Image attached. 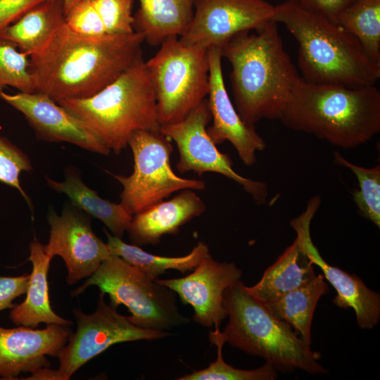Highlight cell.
<instances>
[{
    "instance_id": "6da1fadb",
    "label": "cell",
    "mask_w": 380,
    "mask_h": 380,
    "mask_svg": "<svg viewBox=\"0 0 380 380\" xmlns=\"http://www.w3.org/2000/svg\"><path fill=\"white\" fill-rule=\"evenodd\" d=\"M144 35L89 37L65 23L39 52L30 56L36 92L58 102L91 97L118 78L141 56Z\"/></svg>"
},
{
    "instance_id": "7a4b0ae2",
    "label": "cell",
    "mask_w": 380,
    "mask_h": 380,
    "mask_svg": "<svg viewBox=\"0 0 380 380\" xmlns=\"http://www.w3.org/2000/svg\"><path fill=\"white\" fill-rule=\"evenodd\" d=\"M277 24L270 20L254 32L238 34L220 49L232 66L234 107L252 127L262 119L279 120L300 78L284 49Z\"/></svg>"
},
{
    "instance_id": "3957f363",
    "label": "cell",
    "mask_w": 380,
    "mask_h": 380,
    "mask_svg": "<svg viewBox=\"0 0 380 380\" xmlns=\"http://www.w3.org/2000/svg\"><path fill=\"white\" fill-rule=\"evenodd\" d=\"M272 20L283 24L298 44V64L306 82L362 88L375 85L380 64L359 41L327 17L286 1L274 6Z\"/></svg>"
},
{
    "instance_id": "277c9868",
    "label": "cell",
    "mask_w": 380,
    "mask_h": 380,
    "mask_svg": "<svg viewBox=\"0 0 380 380\" xmlns=\"http://www.w3.org/2000/svg\"><path fill=\"white\" fill-rule=\"evenodd\" d=\"M279 120L343 148H353L380 131V91L306 82L294 86Z\"/></svg>"
},
{
    "instance_id": "5b68a950",
    "label": "cell",
    "mask_w": 380,
    "mask_h": 380,
    "mask_svg": "<svg viewBox=\"0 0 380 380\" xmlns=\"http://www.w3.org/2000/svg\"><path fill=\"white\" fill-rule=\"evenodd\" d=\"M57 103L115 154L128 146L134 132H160L156 95L142 56L95 95Z\"/></svg>"
},
{
    "instance_id": "8992f818",
    "label": "cell",
    "mask_w": 380,
    "mask_h": 380,
    "mask_svg": "<svg viewBox=\"0 0 380 380\" xmlns=\"http://www.w3.org/2000/svg\"><path fill=\"white\" fill-rule=\"evenodd\" d=\"M223 304L229 322L222 334L231 346L264 358L277 372H327L318 361L320 353L250 294L241 280L224 291Z\"/></svg>"
},
{
    "instance_id": "52a82bcc",
    "label": "cell",
    "mask_w": 380,
    "mask_h": 380,
    "mask_svg": "<svg viewBox=\"0 0 380 380\" xmlns=\"http://www.w3.org/2000/svg\"><path fill=\"white\" fill-rule=\"evenodd\" d=\"M90 286L108 294L112 305H125L131 314L128 319L138 327L167 331L189 322L179 312L174 291L119 256L110 255L71 295Z\"/></svg>"
},
{
    "instance_id": "ba28073f",
    "label": "cell",
    "mask_w": 380,
    "mask_h": 380,
    "mask_svg": "<svg viewBox=\"0 0 380 380\" xmlns=\"http://www.w3.org/2000/svg\"><path fill=\"white\" fill-rule=\"evenodd\" d=\"M146 61L161 126L184 119L208 94V49L183 44L177 36L164 39Z\"/></svg>"
},
{
    "instance_id": "9c48e42d",
    "label": "cell",
    "mask_w": 380,
    "mask_h": 380,
    "mask_svg": "<svg viewBox=\"0 0 380 380\" xmlns=\"http://www.w3.org/2000/svg\"><path fill=\"white\" fill-rule=\"evenodd\" d=\"M134 170L129 176L110 175L122 186L120 204L132 216L163 201L175 192L204 190L203 180L177 176L170 165L172 144L160 132L140 130L129 139Z\"/></svg>"
},
{
    "instance_id": "30bf717a",
    "label": "cell",
    "mask_w": 380,
    "mask_h": 380,
    "mask_svg": "<svg viewBox=\"0 0 380 380\" xmlns=\"http://www.w3.org/2000/svg\"><path fill=\"white\" fill-rule=\"evenodd\" d=\"M105 294L100 292L97 308L92 314L74 309L77 322L75 332L70 333L68 341L57 357L59 380H68L81 367L114 344L140 340L152 341L168 336L165 331L138 327L127 316L118 312L117 308L106 304Z\"/></svg>"
},
{
    "instance_id": "8fae6325",
    "label": "cell",
    "mask_w": 380,
    "mask_h": 380,
    "mask_svg": "<svg viewBox=\"0 0 380 380\" xmlns=\"http://www.w3.org/2000/svg\"><path fill=\"white\" fill-rule=\"evenodd\" d=\"M211 115L206 99L184 119L163 125L160 132L176 144L179 152L177 169L181 172L194 171L198 175L213 172L238 183L259 205L265 203L267 187L265 183L246 178L232 167L227 154L220 152L207 132Z\"/></svg>"
},
{
    "instance_id": "7c38bea8",
    "label": "cell",
    "mask_w": 380,
    "mask_h": 380,
    "mask_svg": "<svg viewBox=\"0 0 380 380\" xmlns=\"http://www.w3.org/2000/svg\"><path fill=\"white\" fill-rule=\"evenodd\" d=\"M91 218L70 201L61 215L52 207L47 213L50 231L44 250L52 258L58 255L63 260L69 285L89 277L111 255L107 243L94 232Z\"/></svg>"
},
{
    "instance_id": "4fadbf2b",
    "label": "cell",
    "mask_w": 380,
    "mask_h": 380,
    "mask_svg": "<svg viewBox=\"0 0 380 380\" xmlns=\"http://www.w3.org/2000/svg\"><path fill=\"white\" fill-rule=\"evenodd\" d=\"M274 13L265 0H196L191 22L179 38L186 45L221 49L236 34L262 28Z\"/></svg>"
},
{
    "instance_id": "5bb4252c",
    "label": "cell",
    "mask_w": 380,
    "mask_h": 380,
    "mask_svg": "<svg viewBox=\"0 0 380 380\" xmlns=\"http://www.w3.org/2000/svg\"><path fill=\"white\" fill-rule=\"evenodd\" d=\"M320 203L319 196L312 197L305 210L291 221L297 234L296 239L312 263L320 268L324 278L336 291L333 303L343 309L353 308L361 329H372L380 318L379 293L369 289L357 276L329 265L312 241L310 223Z\"/></svg>"
},
{
    "instance_id": "9a60e30c",
    "label": "cell",
    "mask_w": 380,
    "mask_h": 380,
    "mask_svg": "<svg viewBox=\"0 0 380 380\" xmlns=\"http://www.w3.org/2000/svg\"><path fill=\"white\" fill-rule=\"evenodd\" d=\"M193 270L182 278L156 280L176 293L184 304L193 308L196 322L220 329L227 317L223 304L224 291L241 280L242 271L234 263L216 261L210 254Z\"/></svg>"
},
{
    "instance_id": "2e32d148",
    "label": "cell",
    "mask_w": 380,
    "mask_h": 380,
    "mask_svg": "<svg viewBox=\"0 0 380 380\" xmlns=\"http://www.w3.org/2000/svg\"><path fill=\"white\" fill-rule=\"evenodd\" d=\"M0 98L24 115L38 139L67 142L105 156L110 153L79 119L47 95L3 91Z\"/></svg>"
},
{
    "instance_id": "e0dca14e",
    "label": "cell",
    "mask_w": 380,
    "mask_h": 380,
    "mask_svg": "<svg viewBox=\"0 0 380 380\" xmlns=\"http://www.w3.org/2000/svg\"><path fill=\"white\" fill-rule=\"evenodd\" d=\"M221 50L208 49L209 91L208 106L213 124L207 132L217 145L225 141L234 147L241 161L248 166L256 162V151L266 147L255 127L246 125L239 116L227 91L222 68Z\"/></svg>"
},
{
    "instance_id": "ac0fdd59",
    "label": "cell",
    "mask_w": 380,
    "mask_h": 380,
    "mask_svg": "<svg viewBox=\"0 0 380 380\" xmlns=\"http://www.w3.org/2000/svg\"><path fill=\"white\" fill-rule=\"evenodd\" d=\"M69 327L58 324H49L42 329L0 327V379H18L22 372L49 367L46 355H58L71 333Z\"/></svg>"
},
{
    "instance_id": "d6986e66",
    "label": "cell",
    "mask_w": 380,
    "mask_h": 380,
    "mask_svg": "<svg viewBox=\"0 0 380 380\" xmlns=\"http://www.w3.org/2000/svg\"><path fill=\"white\" fill-rule=\"evenodd\" d=\"M206 206L193 189H186L168 201L158 202L132 216L127 229L132 244L156 245L165 234H175Z\"/></svg>"
},
{
    "instance_id": "ffe728a7",
    "label": "cell",
    "mask_w": 380,
    "mask_h": 380,
    "mask_svg": "<svg viewBox=\"0 0 380 380\" xmlns=\"http://www.w3.org/2000/svg\"><path fill=\"white\" fill-rule=\"evenodd\" d=\"M43 246L37 239L30 243L28 260L32 264V270L26 297L11 309L9 318L18 326L31 328L40 323L70 326L72 322L59 316L51 306L48 273L52 258L44 252Z\"/></svg>"
},
{
    "instance_id": "44dd1931",
    "label": "cell",
    "mask_w": 380,
    "mask_h": 380,
    "mask_svg": "<svg viewBox=\"0 0 380 380\" xmlns=\"http://www.w3.org/2000/svg\"><path fill=\"white\" fill-rule=\"evenodd\" d=\"M46 184L55 191L65 194L70 202L91 217L101 220L115 236L122 239L132 215L120 203L101 198L82 180L80 173L72 166L65 169L64 180L56 181L45 176Z\"/></svg>"
},
{
    "instance_id": "7402d4cb",
    "label": "cell",
    "mask_w": 380,
    "mask_h": 380,
    "mask_svg": "<svg viewBox=\"0 0 380 380\" xmlns=\"http://www.w3.org/2000/svg\"><path fill=\"white\" fill-rule=\"evenodd\" d=\"M315 276L313 264L296 239L266 269L260 280L246 289L254 298L265 303L308 284Z\"/></svg>"
},
{
    "instance_id": "603a6c76",
    "label": "cell",
    "mask_w": 380,
    "mask_h": 380,
    "mask_svg": "<svg viewBox=\"0 0 380 380\" xmlns=\"http://www.w3.org/2000/svg\"><path fill=\"white\" fill-rule=\"evenodd\" d=\"M63 0H46L25 13L0 32L28 56L41 51L65 24Z\"/></svg>"
},
{
    "instance_id": "cb8c5ba5",
    "label": "cell",
    "mask_w": 380,
    "mask_h": 380,
    "mask_svg": "<svg viewBox=\"0 0 380 380\" xmlns=\"http://www.w3.org/2000/svg\"><path fill=\"white\" fill-rule=\"evenodd\" d=\"M134 29L151 45H159L171 36L180 37L194 16L196 0H139Z\"/></svg>"
},
{
    "instance_id": "d4e9b609",
    "label": "cell",
    "mask_w": 380,
    "mask_h": 380,
    "mask_svg": "<svg viewBox=\"0 0 380 380\" xmlns=\"http://www.w3.org/2000/svg\"><path fill=\"white\" fill-rule=\"evenodd\" d=\"M329 291L322 274L277 299L263 303L278 319L290 325L305 344L311 345V324L319 299Z\"/></svg>"
},
{
    "instance_id": "484cf974",
    "label": "cell",
    "mask_w": 380,
    "mask_h": 380,
    "mask_svg": "<svg viewBox=\"0 0 380 380\" xmlns=\"http://www.w3.org/2000/svg\"><path fill=\"white\" fill-rule=\"evenodd\" d=\"M103 232L106 234V243L111 255L122 258L152 279H156L168 270H176L182 273L193 270L210 254L208 245L199 241L192 251L184 256L156 255L143 251L138 246L124 242L122 239L110 234L106 229H103Z\"/></svg>"
},
{
    "instance_id": "4316f807",
    "label": "cell",
    "mask_w": 380,
    "mask_h": 380,
    "mask_svg": "<svg viewBox=\"0 0 380 380\" xmlns=\"http://www.w3.org/2000/svg\"><path fill=\"white\" fill-rule=\"evenodd\" d=\"M337 23L359 41L372 61L380 64V0H352Z\"/></svg>"
},
{
    "instance_id": "83f0119b",
    "label": "cell",
    "mask_w": 380,
    "mask_h": 380,
    "mask_svg": "<svg viewBox=\"0 0 380 380\" xmlns=\"http://www.w3.org/2000/svg\"><path fill=\"white\" fill-rule=\"evenodd\" d=\"M212 344L217 346V357L215 361L203 369L184 375L179 380H274L277 371L268 362L255 369H236L225 362L222 357V347L226 343L220 329L209 333Z\"/></svg>"
},
{
    "instance_id": "f1b7e54d",
    "label": "cell",
    "mask_w": 380,
    "mask_h": 380,
    "mask_svg": "<svg viewBox=\"0 0 380 380\" xmlns=\"http://www.w3.org/2000/svg\"><path fill=\"white\" fill-rule=\"evenodd\" d=\"M334 162L350 169L356 176L359 189L353 196L359 212L365 218L380 227V165L363 167L353 164L338 152L334 153Z\"/></svg>"
},
{
    "instance_id": "f546056e",
    "label": "cell",
    "mask_w": 380,
    "mask_h": 380,
    "mask_svg": "<svg viewBox=\"0 0 380 380\" xmlns=\"http://www.w3.org/2000/svg\"><path fill=\"white\" fill-rule=\"evenodd\" d=\"M7 86L20 92H36L28 56L11 42L0 37V92Z\"/></svg>"
},
{
    "instance_id": "4dcf8cb0",
    "label": "cell",
    "mask_w": 380,
    "mask_h": 380,
    "mask_svg": "<svg viewBox=\"0 0 380 380\" xmlns=\"http://www.w3.org/2000/svg\"><path fill=\"white\" fill-rule=\"evenodd\" d=\"M32 169L29 156L8 138L0 135V182L15 189L32 211V201L21 186L20 176L23 172H31Z\"/></svg>"
},
{
    "instance_id": "1f68e13d",
    "label": "cell",
    "mask_w": 380,
    "mask_h": 380,
    "mask_svg": "<svg viewBox=\"0 0 380 380\" xmlns=\"http://www.w3.org/2000/svg\"><path fill=\"white\" fill-rule=\"evenodd\" d=\"M108 34L134 32L133 0H91Z\"/></svg>"
},
{
    "instance_id": "d6a6232c",
    "label": "cell",
    "mask_w": 380,
    "mask_h": 380,
    "mask_svg": "<svg viewBox=\"0 0 380 380\" xmlns=\"http://www.w3.org/2000/svg\"><path fill=\"white\" fill-rule=\"evenodd\" d=\"M65 23L72 32L89 37L108 34L91 0H81L65 15Z\"/></svg>"
},
{
    "instance_id": "836d02e7",
    "label": "cell",
    "mask_w": 380,
    "mask_h": 380,
    "mask_svg": "<svg viewBox=\"0 0 380 380\" xmlns=\"http://www.w3.org/2000/svg\"><path fill=\"white\" fill-rule=\"evenodd\" d=\"M30 274L16 277L0 276V311L12 309L13 301L26 293Z\"/></svg>"
},
{
    "instance_id": "e575fe53",
    "label": "cell",
    "mask_w": 380,
    "mask_h": 380,
    "mask_svg": "<svg viewBox=\"0 0 380 380\" xmlns=\"http://www.w3.org/2000/svg\"><path fill=\"white\" fill-rule=\"evenodd\" d=\"M46 0H0V32Z\"/></svg>"
},
{
    "instance_id": "d590c367",
    "label": "cell",
    "mask_w": 380,
    "mask_h": 380,
    "mask_svg": "<svg viewBox=\"0 0 380 380\" xmlns=\"http://www.w3.org/2000/svg\"><path fill=\"white\" fill-rule=\"evenodd\" d=\"M307 10L320 13L335 23L341 11L352 0H286Z\"/></svg>"
},
{
    "instance_id": "8d00e7d4",
    "label": "cell",
    "mask_w": 380,
    "mask_h": 380,
    "mask_svg": "<svg viewBox=\"0 0 380 380\" xmlns=\"http://www.w3.org/2000/svg\"><path fill=\"white\" fill-rule=\"evenodd\" d=\"M63 6H64V11L65 15V13L77 2H79L81 0H63Z\"/></svg>"
}]
</instances>
